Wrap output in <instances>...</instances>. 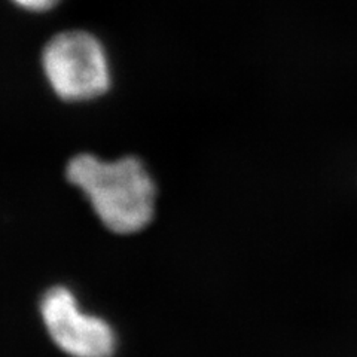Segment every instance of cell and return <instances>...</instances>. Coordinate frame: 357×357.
<instances>
[{"instance_id":"6da1fadb","label":"cell","mask_w":357,"mask_h":357,"mask_svg":"<svg viewBox=\"0 0 357 357\" xmlns=\"http://www.w3.org/2000/svg\"><path fill=\"white\" fill-rule=\"evenodd\" d=\"M66 178L81 189L112 232H139L153 218L155 183L136 156L106 162L91 153H79L67 162Z\"/></svg>"},{"instance_id":"3957f363","label":"cell","mask_w":357,"mask_h":357,"mask_svg":"<svg viewBox=\"0 0 357 357\" xmlns=\"http://www.w3.org/2000/svg\"><path fill=\"white\" fill-rule=\"evenodd\" d=\"M40 317L57 347L70 357H112L115 333L103 319L85 314L64 286H54L39 303Z\"/></svg>"},{"instance_id":"7a4b0ae2","label":"cell","mask_w":357,"mask_h":357,"mask_svg":"<svg viewBox=\"0 0 357 357\" xmlns=\"http://www.w3.org/2000/svg\"><path fill=\"white\" fill-rule=\"evenodd\" d=\"M42 70L52 91L66 102H88L110 86L103 45L84 30L55 35L42 51Z\"/></svg>"},{"instance_id":"277c9868","label":"cell","mask_w":357,"mask_h":357,"mask_svg":"<svg viewBox=\"0 0 357 357\" xmlns=\"http://www.w3.org/2000/svg\"><path fill=\"white\" fill-rule=\"evenodd\" d=\"M13 2L22 9L31 10V13H45V10H50L55 5H59L60 0H13Z\"/></svg>"}]
</instances>
